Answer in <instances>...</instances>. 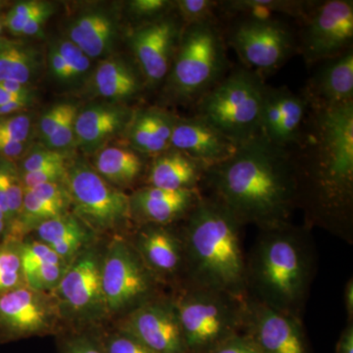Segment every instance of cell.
Segmentation results:
<instances>
[{"instance_id":"cell-1","label":"cell","mask_w":353,"mask_h":353,"mask_svg":"<svg viewBox=\"0 0 353 353\" xmlns=\"http://www.w3.org/2000/svg\"><path fill=\"white\" fill-rule=\"evenodd\" d=\"M296 176L297 208L309 226L348 241L353 225V102L309 108L303 132L289 148Z\"/></svg>"},{"instance_id":"cell-2","label":"cell","mask_w":353,"mask_h":353,"mask_svg":"<svg viewBox=\"0 0 353 353\" xmlns=\"http://www.w3.org/2000/svg\"><path fill=\"white\" fill-rule=\"evenodd\" d=\"M201 187L241 226L253 225L260 231L290 224L297 208L292 152L261 134L241 143L226 161L208 167Z\"/></svg>"},{"instance_id":"cell-3","label":"cell","mask_w":353,"mask_h":353,"mask_svg":"<svg viewBox=\"0 0 353 353\" xmlns=\"http://www.w3.org/2000/svg\"><path fill=\"white\" fill-rule=\"evenodd\" d=\"M241 227L225 206L201 194L182 234L188 285L248 296Z\"/></svg>"},{"instance_id":"cell-4","label":"cell","mask_w":353,"mask_h":353,"mask_svg":"<svg viewBox=\"0 0 353 353\" xmlns=\"http://www.w3.org/2000/svg\"><path fill=\"white\" fill-rule=\"evenodd\" d=\"M312 273L313 255L305 231L292 224L261 231L246 260L248 296L299 317Z\"/></svg>"},{"instance_id":"cell-5","label":"cell","mask_w":353,"mask_h":353,"mask_svg":"<svg viewBox=\"0 0 353 353\" xmlns=\"http://www.w3.org/2000/svg\"><path fill=\"white\" fill-rule=\"evenodd\" d=\"M226 41L212 22L185 26L166 78L165 94L180 103H196L226 76Z\"/></svg>"},{"instance_id":"cell-6","label":"cell","mask_w":353,"mask_h":353,"mask_svg":"<svg viewBox=\"0 0 353 353\" xmlns=\"http://www.w3.org/2000/svg\"><path fill=\"white\" fill-rule=\"evenodd\" d=\"M248 297L183 285L173 299L189 353H208L236 334L245 333Z\"/></svg>"},{"instance_id":"cell-7","label":"cell","mask_w":353,"mask_h":353,"mask_svg":"<svg viewBox=\"0 0 353 353\" xmlns=\"http://www.w3.org/2000/svg\"><path fill=\"white\" fill-rule=\"evenodd\" d=\"M265 88L252 70H234L196 102V115L241 145L260 134Z\"/></svg>"},{"instance_id":"cell-8","label":"cell","mask_w":353,"mask_h":353,"mask_svg":"<svg viewBox=\"0 0 353 353\" xmlns=\"http://www.w3.org/2000/svg\"><path fill=\"white\" fill-rule=\"evenodd\" d=\"M227 43L262 78L277 71L296 51L297 39L279 19L240 18L228 32Z\"/></svg>"},{"instance_id":"cell-9","label":"cell","mask_w":353,"mask_h":353,"mask_svg":"<svg viewBox=\"0 0 353 353\" xmlns=\"http://www.w3.org/2000/svg\"><path fill=\"white\" fill-rule=\"evenodd\" d=\"M65 181L77 214L94 229H113L132 217L130 197L82 160L67 166Z\"/></svg>"},{"instance_id":"cell-10","label":"cell","mask_w":353,"mask_h":353,"mask_svg":"<svg viewBox=\"0 0 353 353\" xmlns=\"http://www.w3.org/2000/svg\"><path fill=\"white\" fill-rule=\"evenodd\" d=\"M297 39V48L308 65L324 62L352 50L353 1H315Z\"/></svg>"},{"instance_id":"cell-11","label":"cell","mask_w":353,"mask_h":353,"mask_svg":"<svg viewBox=\"0 0 353 353\" xmlns=\"http://www.w3.org/2000/svg\"><path fill=\"white\" fill-rule=\"evenodd\" d=\"M153 279L136 248L123 241H114L101 268L104 304L114 312L138 307L150 301Z\"/></svg>"},{"instance_id":"cell-12","label":"cell","mask_w":353,"mask_h":353,"mask_svg":"<svg viewBox=\"0 0 353 353\" xmlns=\"http://www.w3.org/2000/svg\"><path fill=\"white\" fill-rule=\"evenodd\" d=\"M183 30L178 15L164 16L139 26L130 37V46L141 75L150 87L166 80Z\"/></svg>"},{"instance_id":"cell-13","label":"cell","mask_w":353,"mask_h":353,"mask_svg":"<svg viewBox=\"0 0 353 353\" xmlns=\"http://www.w3.org/2000/svg\"><path fill=\"white\" fill-rule=\"evenodd\" d=\"M121 331L157 353H189L172 301L141 304L127 316Z\"/></svg>"},{"instance_id":"cell-14","label":"cell","mask_w":353,"mask_h":353,"mask_svg":"<svg viewBox=\"0 0 353 353\" xmlns=\"http://www.w3.org/2000/svg\"><path fill=\"white\" fill-rule=\"evenodd\" d=\"M245 333L259 353H309L297 316L281 312L248 297Z\"/></svg>"},{"instance_id":"cell-15","label":"cell","mask_w":353,"mask_h":353,"mask_svg":"<svg viewBox=\"0 0 353 353\" xmlns=\"http://www.w3.org/2000/svg\"><path fill=\"white\" fill-rule=\"evenodd\" d=\"M309 111L303 95L285 87L266 85L260 117V134L273 145L289 148L296 145Z\"/></svg>"},{"instance_id":"cell-16","label":"cell","mask_w":353,"mask_h":353,"mask_svg":"<svg viewBox=\"0 0 353 353\" xmlns=\"http://www.w3.org/2000/svg\"><path fill=\"white\" fill-rule=\"evenodd\" d=\"M239 145L197 115L176 118L171 138V148L185 153L208 168L233 157Z\"/></svg>"},{"instance_id":"cell-17","label":"cell","mask_w":353,"mask_h":353,"mask_svg":"<svg viewBox=\"0 0 353 353\" xmlns=\"http://www.w3.org/2000/svg\"><path fill=\"white\" fill-rule=\"evenodd\" d=\"M309 108H331L353 102V50L323 62L303 92Z\"/></svg>"},{"instance_id":"cell-18","label":"cell","mask_w":353,"mask_h":353,"mask_svg":"<svg viewBox=\"0 0 353 353\" xmlns=\"http://www.w3.org/2000/svg\"><path fill=\"white\" fill-rule=\"evenodd\" d=\"M201 197L197 189L168 190L146 185L130 197L132 216L148 224L168 226L187 217Z\"/></svg>"},{"instance_id":"cell-19","label":"cell","mask_w":353,"mask_h":353,"mask_svg":"<svg viewBox=\"0 0 353 353\" xmlns=\"http://www.w3.org/2000/svg\"><path fill=\"white\" fill-rule=\"evenodd\" d=\"M50 305L29 287L0 294V327L15 336L43 333L50 328Z\"/></svg>"},{"instance_id":"cell-20","label":"cell","mask_w":353,"mask_h":353,"mask_svg":"<svg viewBox=\"0 0 353 353\" xmlns=\"http://www.w3.org/2000/svg\"><path fill=\"white\" fill-rule=\"evenodd\" d=\"M57 289L65 305L79 314L95 312L105 306L101 267L92 253L83 255L65 271Z\"/></svg>"},{"instance_id":"cell-21","label":"cell","mask_w":353,"mask_h":353,"mask_svg":"<svg viewBox=\"0 0 353 353\" xmlns=\"http://www.w3.org/2000/svg\"><path fill=\"white\" fill-rule=\"evenodd\" d=\"M136 250L153 276L171 278L185 275L182 236L167 226L150 225L137 236Z\"/></svg>"},{"instance_id":"cell-22","label":"cell","mask_w":353,"mask_h":353,"mask_svg":"<svg viewBox=\"0 0 353 353\" xmlns=\"http://www.w3.org/2000/svg\"><path fill=\"white\" fill-rule=\"evenodd\" d=\"M206 169L201 162L170 148L155 157L148 171V183L162 190H199Z\"/></svg>"},{"instance_id":"cell-23","label":"cell","mask_w":353,"mask_h":353,"mask_svg":"<svg viewBox=\"0 0 353 353\" xmlns=\"http://www.w3.org/2000/svg\"><path fill=\"white\" fill-rule=\"evenodd\" d=\"M176 118L159 108L145 109L132 114L127 127L132 150L155 155L168 150Z\"/></svg>"},{"instance_id":"cell-24","label":"cell","mask_w":353,"mask_h":353,"mask_svg":"<svg viewBox=\"0 0 353 353\" xmlns=\"http://www.w3.org/2000/svg\"><path fill=\"white\" fill-rule=\"evenodd\" d=\"M132 117L129 109L120 106H92L77 115L75 139L88 150L97 148L113 134L126 129Z\"/></svg>"},{"instance_id":"cell-25","label":"cell","mask_w":353,"mask_h":353,"mask_svg":"<svg viewBox=\"0 0 353 353\" xmlns=\"http://www.w3.org/2000/svg\"><path fill=\"white\" fill-rule=\"evenodd\" d=\"M115 34L112 19L101 12L83 14L69 27V41L88 58L106 54L112 46Z\"/></svg>"},{"instance_id":"cell-26","label":"cell","mask_w":353,"mask_h":353,"mask_svg":"<svg viewBox=\"0 0 353 353\" xmlns=\"http://www.w3.org/2000/svg\"><path fill=\"white\" fill-rule=\"evenodd\" d=\"M97 94L108 99H130L138 95L143 81L134 67L122 59L104 60L94 74Z\"/></svg>"},{"instance_id":"cell-27","label":"cell","mask_w":353,"mask_h":353,"mask_svg":"<svg viewBox=\"0 0 353 353\" xmlns=\"http://www.w3.org/2000/svg\"><path fill=\"white\" fill-rule=\"evenodd\" d=\"M41 243L50 246L63 261L71 260L88 240V232L74 216L63 214L37 227Z\"/></svg>"},{"instance_id":"cell-28","label":"cell","mask_w":353,"mask_h":353,"mask_svg":"<svg viewBox=\"0 0 353 353\" xmlns=\"http://www.w3.org/2000/svg\"><path fill=\"white\" fill-rule=\"evenodd\" d=\"M94 170L106 182L117 187H126L136 182L145 168L141 153L132 148H103L94 159Z\"/></svg>"},{"instance_id":"cell-29","label":"cell","mask_w":353,"mask_h":353,"mask_svg":"<svg viewBox=\"0 0 353 353\" xmlns=\"http://www.w3.org/2000/svg\"><path fill=\"white\" fill-rule=\"evenodd\" d=\"M314 3L305 0H228L219 1V11L240 18L278 19L276 15H284L303 20Z\"/></svg>"},{"instance_id":"cell-30","label":"cell","mask_w":353,"mask_h":353,"mask_svg":"<svg viewBox=\"0 0 353 353\" xmlns=\"http://www.w3.org/2000/svg\"><path fill=\"white\" fill-rule=\"evenodd\" d=\"M39 67L38 51L17 43H0V82L26 85Z\"/></svg>"},{"instance_id":"cell-31","label":"cell","mask_w":353,"mask_h":353,"mask_svg":"<svg viewBox=\"0 0 353 353\" xmlns=\"http://www.w3.org/2000/svg\"><path fill=\"white\" fill-rule=\"evenodd\" d=\"M65 209L62 206L43 201L34 196L31 190H24L22 210L15 224L9 229L11 236L17 238L20 234L26 233L28 230L38 227L46 221L59 217L65 214Z\"/></svg>"},{"instance_id":"cell-32","label":"cell","mask_w":353,"mask_h":353,"mask_svg":"<svg viewBox=\"0 0 353 353\" xmlns=\"http://www.w3.org/2000/svg\"><path fill=\"white\" fill-rule=\"evenodd\" d=\"M175 10L183 27L215 21L216 10L219 11V1L214 0H178Z\"/></svg>"},{"instance_id":"cell-33","label":"cell","mask_w":353,"mask_h":353,"mask_svg":"<svg viewBox=\"0 0 353 353\" xmlns=\"http://www.w3.org/2000/svg\"><path fill=\"white\" fill-rule=\"evenodd\" d=\"M23 276L48 264H64L63 260L43 243H31L22 246L20 252Z\"/></svg>"},{"instance_id":"cell-34","label":"cell","mask_w":353,"mask_h":353,"mask_svg":"<svg viewBox=\"0 0 353 353\" xmlns=\"http://www.w3.org/2000/svg\"><path fill=\"white\" fill-rule=\"evenodd\" d=\"M50 6L48 2L37 0L20 2L7 14L4 24L13 34L21 36L26 24Z\"/></svg>"},{"instance_id":"cell-35","label":"cell","mask_w":353,"mask_h":353,"mask_svg":"<svg viewBox=\"0 0 353 353\" xmlns=\"http://www.w3.org/2000/svg\"><path fill=\"white\" fill-rule=\"evenodd\" d=\"M0 185L3 188L8 201L11 217V223L9 225L10 229L19 218L22 210L24 188L18 176L9 168H0Z\"/></svg>"},{"instance_id":"cell-36","label":"cell","mask_w":353,"mask_h":353,"mask_svg":"<svg viewBox=\"0 0 353 353\" xmlns=\"http://www.w3.org/2000/svg\"><path fill=\"white\" fill-rule=\"evenodd\" d=\"M64 273L63 264H48L25 274L24 278L30 289L41 292L57 288Z\"/></svg>"},{"instance_id":"cell-37","label":"cell","mask_w":353,"mask_h":353,"mask_svg":"<svg viewBox=\"0 0 353 353\" xmlns=\"http://www.w3.org/2000/svg\"><path fill=\"white\" fill-rule=\"evenodd\" d=\"M175 8V1L167 0H132L129 2V10L139 19L148 20V23L169 15Z\"/></svg>"},{"instance_id":"cell-38","label":"cell","mask_w":353,"mask_h":353,"mask_svg":"<svg viewBox=\"0 0 353 353\" xmlns=\"http://www.w3.org/2000/svg\"><path fill=\"white\" fill-rule=\"evenodd\" d=\"M54 46H57L60 54L63 57L65 61L68 64L74 80L83 75L90 69V58L69 39L68 41L67 39L59 41Z\"/></svg>"},{"instance_id":"cell-39","label":"cell","mask_w":353,"mask_h":353,"mask_svg":"<svg viewBox=\"0 0 353 353\" xmlns=\"http://www.w3.org/2000/svg\"><path fill=\"white\" fill-rule=\"evenodd\" d=\"M78 115V109L76 106L68 114L54 132L46 139V143L50 150L62 152L68 148L75 139V121Z\"/></svg>"},{"instance_id":"cell-40","label":"cell","mask_w":353,"mask_h":353,"mask_svg":"<svg viewBox=\"0 0 353 353\" xmlns=\"http://www.w3.org/2000/svg\"><path fill=\"white\" fill-rule=\"evenodd\" d=\"M66 171V164H55L39 170L24 173L22 176L23 188L24 190H30L46 183H59L65 180Z\"/></svg>"},{"instance_id":"cell-41","label":"cell","mask_w":353,"mask_h":353,"mask_svg":"<svg viewBox=\"0 0 353 353\" xmlns=\"http://www.w3.org/2000/svg\"><path fill=\"white\" fill-rule=\"evenodd\" d=\"M102 350L104 353H157L122 331L109 336Z\"/></svg>"},{"instance_id":"cell-42","label":"cell","mask_w":353,"mask_h":353,"mask_svg":"<svg viewBox=\"0 0 353 353\" xmlns=\"http://www.w3.org/2000/svg\"><path fill=\"white\" fill-rule=\"evenodd\" d=\"M31 120L27 115H17L0 122V139L24 143L29 137Z\"/></svg>"},{"instance_id":"cell-43","label":"cell","mask_w":353,"mask_h":353,"mask_svg":"<svg viewBox=\"0 0 353 353\" xmlns=\"http://www.w3.org/2000/svg\"><path fill=\"white\" fill-rule=\"evenodd\" d=\"M67 155L53 150H39L32 152L23 163L24 173H30L55 164H66Z\"/></svg>"},{"instance_id":"cell-44","label":"cell","mask_w":353,"mask_h":353,"mask_svg":"<svg viewBox=\"0 0 353 353\" xmlns=\"http://www.w3.org/2000/svg\"><path fill=\"white\" fill-rule=\"evenodd\" d=\"M75 108L74 104L59 103L50 108L39 121V132L44 139L54 132L60 123L66 117L67 114Z\"/></svg>"},{"instance_id":"cell-45","label":"cell","mask_w":353,"mask_h":353,"mask_svg":"<svg viewBox=\"0 0 353 353\" xmlns=\"http://www.w3.org/2000/svg\"><path fill=\"white\" fill-rule=\"evenodd\" d=\"M208 353H259L254 341L246 333L236 334Z\"/></svg>"},{"instance_id":"cell-46","label":"cell","mask_w":353,"mask_h":353,"mask_svg":"<svg viewBox=\"0 0 353 353\" xmlns=\"http://www.w3.org/2000/svg\"><path fill=\"white\" fill-rule=\"evenodd\" d=\"M28 190H31L34 196L43 201L52 202L64 208H66L70 199L68 192H66L59 183H46Z\"/></svg>"},{"instance_id":"cell-47","label":"cell","mask_w":353,"mask_h":353,"mask_svg":"<svg viewBox=\"0 0 353 353\" xmlns=\"http://www.w3.org/2000/svg\"><path fill=\"white\" fill-rule=\"evenodd\" d=\"M48 61H50L51 72L57 80L63 81V82L74 80L68 64L66 63L63 57L60 54L55 46L50 48V53H48Z\"/></svg>"},{"instance_id":"cell-48","label":"cell","mask_w":353,"mask_h":353,"mask_svg":"<svg viewBox=\"0 0 353 353\" xmlns=\"http://www.w3.org/2000/svg\"><path fill=\"white\" fill-rule=\"evenodd\" d=\"M15 273H22L19 253L10 248L0 250V277Z\"/></svg>"},{"instance_id":"cell-49","label":"cell","mask_w":353,"mask_h":353,"mask_svg":"<svg viewBox=\"0 0 353 353\" xmlns=\"http://www.w3.org/2000/svg\"><path fill=\"white\" fill-rule=\"evenodd\" d=\"M64 353H104L101 347L85 336H77L67 341Z\"/></svg>"},{"instance_id":"cell-50","label":"cell","mask_w":353,"mask_h":353,"mask_svg":"<svg viewBox=\"0 0 353 353\" xmlns=\"http://www.w3.org/2000/svg\"><path fill=\"white\" fill-rule=\"evenodd\" d=\"M53 13V7L50 6L48 8L44 9L38 15L34 16L32 19L26 24L24 29H23L21 36H36L43 29V25L46 24V21L50 19Z\"/></svg>"},{"instance_id":"cell-51","label":"cell","mask_w":353,"mask_h":353,"mask_svg":"<svg viewBox=\"0 0 353 353\" xmlns=\"http://www.w3.org/2000/svg\"><path fill=\"white\" fill-rule=\"evenodd\" d=\"M336 353H353V324L350 323L343 330L336 343Z\"/></svg>"},{"instance_id":"cell-52","label":"cell","mask_w":353,"mask_h":353,"mask_svg":"<svg viewBox=\"0 0 353 353\" xmlns=\"http://www.w3.org/2000/svg\"><path fill=\"white\" fill-rule=\"evenodd\" d=\"M25 143L9 139H0V153L9 158H15L22 154Z\"/></svg>"},{"instance_id":"cell-53","label":"cell","mask_w":353,"mask_h":353,"mask_svg":"<svg viewBox=\"0 0 353 353\" xmlns=\"http://www.w3.org/2000/svg\"><path fill=\"white\" fill-rule=\"evenodd\" d=\"M345 303L347 309L348 322L352 323L353 318V281H348L345 289Z\"/></svg>"},{"instance_id":"cell-54","label":"cell","mask_w":353,"mask_h":353,"mask_svg":"<svg viewBox=\"0 0 353 353\" xmlns=\"http://www.w3.org/2000/svg\"><path fill=\"white\" fill-rule=\"evenodd\" d=\"M30 103H31V101H15L8 102V103L0 106V115L16 112V111H19L21 109L28 108V106L30 105Z\"/></svg>"},{"instance_id":"cell-55","label":"cell","mask_w":353,"mask_h":353,"mask_svg":"<svg viewBox=\"0 0 353 353\" xmlns=\"http://www.w3.org/2000/svg\"><path fill=\"white\" fill-rule=\"evenodd\" d=\"M32 99L31 95L11 94V92H6V90H2V88H0V106L8 103V102L15 101H31Z\"/></svg>"},{"instance_id":"cell-56","label":"cell","mask_w":353,"mask_h":353,"mask_svg":"<svg viewBox=\"0 0 353 353\" xmlns=\"http://www.w3.org/2000/svg\"><path fill=\"white\" fill-rule=\"evenodd\" d=\"M6 228V218H4L3 214H2L1 210H0V234L4 233V230Z\"/></svg>"},{"instance_id":"cell-57","label":"cell","mask_w":353,"mask_h":353,"mask_svg":"<svg viewBox=\"0 0 353 353\" xmlns=\"http://www.w3.org/2000/svg\"><path fill=\"white\" fill-rule=\"evenodd\" d=\"M2 27H3V25H2L1 21H0V34H1L2 32Z\"/></svg>"}]
</instances>
